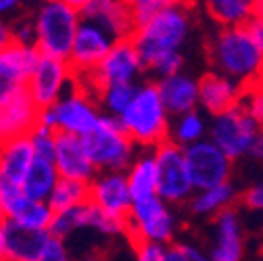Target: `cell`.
<instances>
[{
  "instance_id": "6da1fadb",
  "label": "cell",
  "mask_w": 263,
  "mask_h": 261,
  "mask_svg": "<svg viewBox=\"0 0 263 261\" xmlns=\"http://www.w3.org/2000/svg\"><path fill=\"white\" fill-rule=\"evenodd\" d=\"M190 34L188 5L184 0H174L165 5L153 19L132 31L134 44L142 67L157 73L159 78H167L182 71L180 48Z\"/></svg>"
},
{
  "instance_id": "7a4b0ae2",
  "label": "cell",
  "mask_w": 263,
  "mask_h": 261,
  "mask_svg": "<svg viewBox=\"0 0 263 261\" xmlns=\"http://www.w3.org/2000/svg\"><path fill=\"white\" fill-rule=\"evenodd\" d=\"M209 57L215 73L226 76L242 88L259 84L263 63L261 17H255L245 25L221 27L211 42Z\"/></svg>"
},
{
  "instance_id": "3957f363",
  "label": "cell",
  "mask_w": 263,
  "mask_h": 261,
  "mask_svg": "<svg viewBox=\"0 0 263 261\" xmlns=\"http://www.w3.org/2000/svg\"><path fill=\"white\" fill-rule=\"evenodd\" d=\"M117 121L134 146L155 148L165 142L170 134V115L159 99L155 84L136 86L129 105L123 109Z\"/></svg>"
},
{
  "instance_id": "277c9868",
  "label": "cell",
  "mask_w": 263,
  "mask_h": 261,
  "mask_svg": "<svg viewBox=\"0 0 263 261\" xmlns=\"http://www.w3.org/2000/svg\"><path fill=\"white\" fill-rule=\"evenodd\" d=\"M82 17L78 11L61 0H46L36 13L34 23V48L38 54L67 61L71 42Z\"/></svg>"
},
{
  "instance_id": "5b68a950",
  "label": "cell",
  "mask_w": 263,
  "mask_h": 261,
  "mask_svg": "<svg viewBox=\"0 0 263 261\" xmlns=\"http://www.w3.org/2000/svg\"><path fill=\"white\" fill-rule=\"evenodd\" d=\"M82 140L96 172H125L134 161L136 146L123 132L117 117L101 113L92 132Z\"/></svg>"
},
{
  "instance_id": "8992f818",
  "label": "cell",
  "mask_w": 263,
  "mask_h": 261,
  "mask_svg": "<svg viewBox=\"0 0 263 261\" xmlns=\"http://www.w3.org/2000/svg\"><path fill=\"white\" fill-rule=\"evenodd\" d=\"M98 117H101V111L90 92L82 86H76L73 90L65 92L52 107L40 111L38 125H44L52 132L84 138L88 132H92Z\"/></svg>"
},
{
  "instance_id": "52a82bcc",
  "label": "cell",
  "mask_w": 263,
  "mask_h": 261,
  "mask_svg": "<svg viewBox=\"0 0 263 261\" xmlns=\"http://www.w3.org/2000/svg\"><path fill=\"white\" fill-rule=\"evenodd\" d=\"M176 234V217L165 201L157 194L140 201H132L129 213L125 217V236L132 245L155 243L172 245Z\"/></svg>"
},
{
  "instance_id": "ba28073f",
  "label": "cell",
  "mask_w": 263,
  "mask_h": 261,
  "mask_svg": "<svg viewBox=\"0 0 263 261\" xmlns=\"http://www.w3.org/2000/svg\"><path fill=\"white\" fill-rule=\"evenodd\" d=\"M209 140L230 159H240L261 140V123L255 121L240 105L211 119Z\"/></svg>"
},
{
  "instance_id": "9c48e42d",
  "label": "cell",
  "mask_w": 263,
  "mask_h": 261,
  "mask_svg": "<svg viewBox=\"0 0 263 261\" xmlns=\"http://www.w3.org/2000/svg\"><path fill=\"white\" fill-rule=\"evenodd\" d=\"M157 167V197L167 205H180L192 197V184L186 172L184 153L172 140L161 142L153 151Z\"/></svg>"
},
{
  "instance_id": "30bf717a",
  "label": "cell",
  "mask_w": 263,
  "mask_h": 261,
  "mask_svg": "<svg viewBox=\"0 0 263 261\" xmlns=\"http://www.w3.org/2000/svg\"><path fill=\"white\" fill-rule=\"evenodd\" d=\"M182 153H184L186 172H188V178H190L194 192L230 182L232 161H230L209 138H203L199 142L182 148Z\"/></svg>"
},
{
  "instance_id": "8fae6325",
  "label": "cell",
  "mask_w": 263,
  "mask_h": 261,
  "mask_svg": "<svg viewBox=\"0 0 263 261\" xmlns=\"http://www.w3.org/2000/svg\"><path fill=\"white\" fill-rule=\"evenodd\" d=\"M73 82H76V78H73V71L67 65V61L40 54L34 69L29 73L25 94L31 99V103L42 111V109L52 107L61 96L67 92V86H71Z\"/></svg>"
},
{
  "instance_id": "7c38bea8",
  "label": "cell",
  "mask_w": 263,
  "mask_h": 261,
  "mask_svg": "<svg viewBox=\"0 0 263 261\" xmlns=\"http://www.w3.org/2000/svg\"><path fill=\"white\" fill-rule=\"evenodd\" d=\"M34 161L29 138H15L0 144V203L7 211L13 207L21 197V182Z\"/></svg>"
},
{
  "instance_id": "4fadbf2b",
  "label": "cell",
  "mask_w": 263,
  "mask_h": 261,
  "mask_svg": "<svg viewBox=\"0 0 263 261\" xmlns=\"http://www.w3.org/2000/svg\"><path fill=\"white\" fill-rule=\"evenodd\" d=\"M144 71L140 57L132 44V40H117L105 59L98 63V67L86 76L84 80L90 84L92 90H98L109 84H136L138 76ZM82 80V82H84Z\"/></svg>"
},
{
  "instance_id": "5bb4252c",
  "label": "cell",
  "mask_w": 263,
  "mask_h": 261,
  "mask_svg": "<svg viewBox=\"0 0 263 261\" xmlns=\"http://www.w3.org/2000/svg\"><path fill=\"white\" fill-rule=\"evenodd\" d=\"M113 44L115 40L103 27L82 19L73 36V42H71L69 57H67V65L73 71V78L82 80L90 76L98 67V63L105 59V54L111 50Z\"/></svg>"
},
{
  "instance_id": "9a60e30c",
  "label": "cell",
  "mask_w": 263,
  "mask_h": 261,
  "mask_svg": "<svg viewBox=\"0 0 263 261\" xmlns=\"http://www.w3.org/2000/svg\"><path fill=\"white\" fill-rule=\"evenodd\" d=\"M38 50L29 44L11 42L0 50V105L25 92L29 73L38 61Z\"/></svg>"
},
{
  "instance_id": "2e32d148",
  "label": "cell",
  "mask_w": 263,
  "mask_h": 261,
  "mask_svg": "<svg viewBox=\"0 0 263 261\" xmlns=\"http://www.w3.org/2000/svg\"><path fill=\"white\" fill-rule=\"evenodd\" d=\"M88 188H90L88 201L98 211L113 219L125 221L132 207V197L123 172H98L88 184Z\"/></svg>"
},
{
  "instance_id": "e0dca14e",
  "label": "cell",
  "mask_w": 263,
  "mask_h": 261,
  "mask_svg": "<svg viewBox=\"0 0 263 261\" xmlns=\"http://www.w3.org/2000/svg\"><path fill=\"white\" fill-rule=\"evenodd\" d=\"M52 165L59 174V178L78 180V182H92V178L98 174L96 167L88 157L86 144L80 136L71 134H54V153H52Z\"/></svg>"
},
{
  "instance_id": "ac0fdd59",
  "label": "cell",
  "mask_w": 263,
  "mask_h": 261,
  "mask_svg": "<svg viewBox=\"0 0 263 261\" xmlns=\"http://www.w3.org/2000/svg\"><path fill=\"white\" fill-rule=\"evenodd\" d=\"M213 245L209 259L211 261H242L245 257V234L236 209H223L213 215Z\"/></svg>"
},
{
  "instance_id": "d6986e66",
  "label": "cell",
  "mask_w": 263,
  "mask_h": 261,
  "mask_svg": "<svg viewBox=\"0 0 263 261\" xmlns=\"http://www.w3.org/2000/svg\"><path fill=\"white\" fill-rule=\"evenodd\" d=\"M80 17L103 27L115 42L127 40L134 31V23H132L125 0H90L88 7L80 13Z\"/></svg>"
},
{
  "instance_id": "ffe728a7",
  "label": "cell",
  "mask_w": 263,
  "mask_h": 261,
  "mask_svg": "<svg viewBox=\"0 0 263 261\" xmlns=\"http://www.w3.org/2000/svg\"><path fill=\"white\" fill-rule=\"evenodd\" d=\"M38 117L40 109L25 92L0 105V144L29 136L38 125Z\"/></svg>"
},
{
  "instance_id": "44dd1931",
  "label": "cell",
  "mask_w": 263,
  "mask_h": 261,
  "mask_svg": "<svg viewBox=\"0 0 263 261\" xmlns=\"http://www.w3.org/2000/svg\"><path fill=\"white\" fill-rule=\"evenodd\" d=\"M196 86H199V105L211 117L236 107L245 92L240 84L228 80L226 76H219L215 71L203 76L201 82H196Z\"/></svg>"
},
{
  "instance_id": "7402d4cb",
  "label": "cell",
  "mask_w": 263,
  "mask_h": 261,
  "mask_svg": "<svg viewBox=\"0 0 263 261\" xmlns=\"http://www.w3.org/2000/svg\"><path fill=\"white\" fill-rule=\"evenodd\" d=\"M5 230V261H40V255L50 238L46 230H29L11 219L3 221Z\"/></svg>"
},
{
  "instance_id": "603a6c76",
  "label": "cell",
  "mask_w": 263,
  "mask_h": 261,
  "mask_svg": "<svg viewBox=\"0 0 263 261\" xmlns=\"http://www.w3.org/2000/svg\"><path fill=\"white\" fill-rule=\"evenodd\" d=\"M155 86L167 115L178 117L199 107V86H196V80H192L182 71L167 78H159Z\"/></svg>"
},
{
  "instance_id": "cb8c5ba5",
  "label": "cell",
  "mask_w": 263,
  "mask_h": 261,
  "mask_svg": "<svg viewBox=\"0 0 263 261\" xmlns=\"http://www.w3.org/2000/svg\"><path fill=\"white\" fill-rule=\"evenodd\" d=\"M203 5L221 27L245 25L261 17V0H203Z\"/></svg>"
},
{
  "instance_id": "d4e9b609",
  "label": "cell",
  "mask_w": 263,
  "mask_h": 261,
  "mask_svg": "<svg viewBox=\"0 0 263 261\" xmlns=\"http://www.w3.org/2000/svg\"><path fill=\"white\" fill-rule=\"evenodd\" d=\"M57 180H59V174L52 165V161L34 157V161H31V165H29V170L21 182V192L29 201H44L46 203Z\"/></svg>"
},
{
  "instance_id": "484cf974",
  "label": "cell",
  "mask_w": 263,
  "mask_h": 261,
  "mask_svg": "<svg viewBox=\"0 0 263 261\" xmlns=\"http://www.w3.org/2000/svg\"><path fill=\"white\" fill-rule=\"evenodd\" d=\"M123 176L127 182L132 201H140L157 194V167H155L153 153H146L134 159L129 163V167L123 172Z\"/></svg>"
},
{
  "instance_id": "4316f807",
  "label": "cell",
  "mask_w": 263,
  "mask_h": 261,
  "mask_svg": "<svg viewBox=\"0 0 263 261\" xmlns=\"http://www.w3.org/2000/svg\"><path fill=\"white\" fill-rule=\"evenodd\" d=\"M234 199H236L234 186L230 182H226V184H219V186H213V188H207V190L192 192L190 209L196 215H217L219 211L232 207Z\"/></svg>"
},
{
  "instance_id": "83f0119b",
  "label": "cell",
  "mask_w": 263,
  "mask_h": 261,
  "mask_svg": "<svg viewBox=\"0 0 263 261\" xmlns=\"http://www.w3.org/2000/svg\"><path fill=\"white\" fill-rule=\"evenodd\" d=\"M88 197H90L88 182L59 178L46 203L52 209V213H59V211H67L71 207H78V205L88 203Z\"/></svg>"
},
{
  "instance_id": "f1b7e54d",
  "label": "cell",
  "mask_w": 263,
  "mask_h": 261,
  "mask_svg": "<svg viewBox=\"0 0 263 261\" xmlns=\"http://www.w3.org/2000/svg\"><path fill=\"white\" fill-rule=\"evenodd\" d=\"M207 134V121L201 113L190 111L184 115H178L174 123H170V134L167 140H172L176 146L186 148L194 142L203 140Z\"/></svg>"
},
{
  "instance_id": "f546056e",
  "label": "cell",
  "mask_w": 263,
  "mask_h": 261,
  "mask_svg": "<svg viewBox=\"0 0 263 261\" xmlns=\"http://www.w3.org/2000/svg\"><path fill=\"white\" fill-rule=\"evenodd\" d=\"M52 209L48 207V203L44 201H29V199H23V203L7 217L23 228H29V230H46L52 223Z\"/></svg>"
},
{
  "instance_id": "4dcf8cb0",
  "label": "cell",
  "mask_w": 263,
  "mask_h": 261,
  "mask_svg": "<svg viewBox=\"0 0 263 261\" xmlns=\"http://www.w3.org/2000/svg\"><path fill=\"white\" fill-rule=\"evenodd\" d=\"M136 84H109L96 90V99L94 103L101 105L105 115L111 117H119L123 113V109L129 105L132 96H134Z\"/></svg>"
},
{
  "instance_id": "1f68e13d",
  "label": "cell",
  "mask_w": 263,
  "mask_h": 261,
  "mask_svg": "<svg viewBox=\"0 0 263 261\" xmlns=\"http://www.w3.org/2000/svg\"><path fill=\"white\" fill-rule=\"evenodd\" d=\"M174 3V0H125V5L129 9L132 15V23H134V29L144 25L148 19H153L163 7Z\"/></svg>"
},
{
  "instance_id": "d6a6232c",
  "label": "cell",
  "mask_w": 263,
  "mask_h": 261,
  "mask_svg": "<svg viewBox=\"0 0 263 261\" xmlns=\"http://www.w3.org/2000/svg\"><path fill=\"white\" fill-rule=\"evenodd\" d=\"M54 134L52 129L44 127V125H36V129L31 132L27 138H29V144H31V151H34V157H40V159H50L52 161V153H54Z\"/></svg>"
},
{
  "instance_id": "836d02e7",
  "label": "cell",
  "mask_w": 263,
  "mask_h": 261,
  "mask_svg": "<svg viewBox=\"0 0 263 261\" xmlns=\"http://www.w3.org/2000/svg\"><path fill=\"white\" fill-rule=\"evenodd\" d=\"M40 261H73V257L69 255L67 251V245H65L63 240L50 236L42 255H40Z\"/></svg>"
},
{
  "instance_id": "e575fe53",
  "label": "cell",
  "mask_w": 263,
  "mask_h": 261,
  "mask_svg": "<svg viewBox=\"0 0 263 261\" xmlns=\"http://www.w3.org/2000/svg\"><path fill=\"white\" fill-rule=\"evenodd\" d=\"M136 249V261H165V245L155 243H138Z\"/></svg>"
},
{
  "instance_id": "d590c367",
  "label": "cell",
  "mask_w": 263,
  "mask_h": 261,
  "mask_svg": "<svg viewBox=\"0 0 263 261\" xmlns=\"http://www.w3.org/2000/svg\"><path fill=\"white\" fill-rule=\"evenodd\" d=\"M242 201H245L247 209L259 211L263 207V188H261V184H255V186L247 188L245 194H242Z\"/></svg>"
},
{
  "instance_id": "8d00e7d4",
  "label": "cell",
  "mask_w": 263,
  "mask_h": 261,
  "mask_svg": "<svg viewBox=\"0 0 263 261\" xmlns=\"http://www.w3.org/2000/svg\"><path fill=\"white\" fill-rule=\"evenodd\" d=\"M182 251H184V255H186L188 261H211L207 253H203L201 249H196L192 245H182Z\"/></svg>"
},
{
  "instance_id": "74e56055",
  "label": "cell",
  "mask_w": 263,
  "mask_h": 261,
  "mask_svg": "<svg viewBox=\"0 0 263 261\" xmlns=\"http://www.w3.org/2000/svg\"><path fill=\"white\" fill-rule=\"evenodd\" d=\"M11 42H13V36H11V23H7V19L0 17V50L7 48Z\"/></svg>"
},
{
  "instance_id": "f35d334b",
  "label": "cell",
  "mask_w": 263,
  "mask_h": 261,
  "mask_svg": "<svg viewBox=\"0 0 263 261\" xmlns=\"http://www.w3.org/2000/svg\"><path fill=\"white\" fill-rule=\"evenodd\" d=\"M165 261H188L186 255H184V251H182V245H176V243L167 245V249H165Z\"/></svg>"
},
{
  "instance_id": "ab89813d",
  "label": "cell",
  "mask_w": 263,
  "mask_h": 261,
  "mask_svg": "<svg viewBox=\"0 0 263 261\" xmlns=\"http://www.w3.org/2000/svg\"><path fill=\"white\" fill-rule=\"evenodd\" d=\"M21 3L23 0H0V17H9V15H13L19 7H21Z\"/></svg>"
},
{
  "instance_id": "60d3db41",
  "label": "cell",
  "mask_w": 263,
  "mask_h": 261,
  "mask_svg": "<svg viewBox=\"0 0 263 261\" xmlns=\"http://www.w3.org/2000/svg\"><path fill=\"white\" fill-rule=\"evenodd\" d=\"M61 3H65L67 7H71L73 11H78V13H82L86 7H88V3L90 0H61Z\"/></svg>"
},
{
  "instance_id": "b9f144b4",
  "label": "cell",
  "mask_w": 263,
  "mask_h": 261,
  "mask_svg": "<svg viewBox=\"0 0 263 261\" xmlns=\"http://www.w3.org/2000/svg\"><path fill=\"white\" fill-rule=\"evenodd\" d=\"M0 261H5V230H3V221H0Z\"/></svg>"
},
{
  "instance_id": "7bdbcfd3",
  "label": "cell",
  "mask_w": 263,
  "mask_h": 261,
  "mask_svg": "<svg viewBox=\"0 0 263 261\" xmlns=\"http://www.w3.org/2000/svg\"><path fill=\"white\" fill-rule=\"evenodd\" d=\"M0 221H5V209H3V203H0Z\"/></svg>"
}]
</instances>
